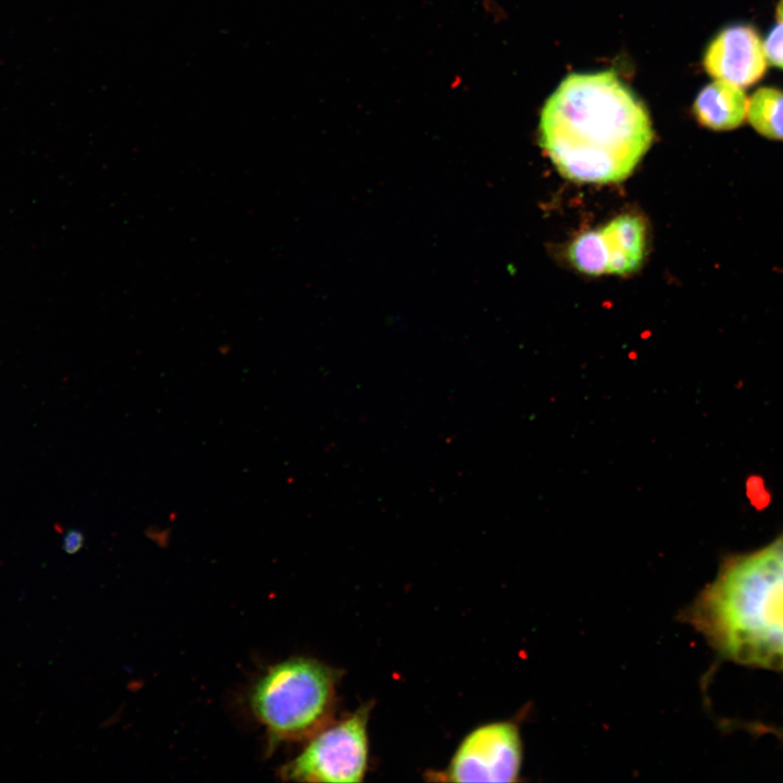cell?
Segmentation results:
<instances>
[{"mask_svg":"<svg viewBox=\"0 0 783 783\" xmlns=\"http://www.w3.org/2000/svg\"><path fill=\"white\" fill-rule=\"evenodd\" d=\"M82 539H83V538H82V536H80L79 534H76V533L71 534V535L66 538L65 549H66L69 552H75L77 549H79V547H80V545H82Z\"/></svg>","mask_w":783,"mask_h":783,"instance_id":"12","label":"cell"},{"mask_svg":"<svg viewBox=\"0 0 783 783\" xmlns=\"http://www.w3.org/2000/svg\"><path fill=\"white\" fill-rule=\"evenodd\" d=\"M703 64L714 79L744 88L762 78L768 60L758 30L737 23L716 34L706 47Z\"/></svg>","mask_w":783,"mask_h":783,"instance_id":"6","label":"cell"},{"mask_svg":"<svg viewBox=\"0 0 783 783\" xmlns=\"http://www.w3.org/2000/svg\"><path fill=\"white\" fill-rule=\"evenodd\" d=\"M567 257L572 266L585 275L608 274L609 250L600 228L576 236L568 247Z\"/></svg>","mask_w":783,"mask_h":783,"instance_id":"10","label":"cell"},{"mask_svg":"<svg viewBox=\"0 0 783 783\" xmlns=\"http://www.w3.org/2000/svg\"><path fill=\"white\" fill-rule=\"evenodd\" d=\"M747 120L757 133L772 140H783V91L761 87L748 99Z\"/></svg>","mask_w":783,"mask_h":783,"instance_id":"9","label":"cell"},{"mask_svg":"<svg viewBox=\"0 0 783 783\" xmlns=\"http://www.w3.org/2000/svg\"><path fill=\"white\" fill-rule=\"evenodd\" d=\"M768 62L783 70V22H779L768 33L763 41Z\"/></svg>","mask_w":783,"mask_h":783,"instance_id":"11","label":"cell"},{"mask_svg":"<svg viewBox=\"0 0 783 783\" xmlns=\"http://www.w3.org/2000/svg\"><path fill=\"white\" fill-rule=\"evenodd\" d=\"M539 146L558 173L581 184L626 179L651 146V120L613 71L568 75L539 116Z\"/></svg>","mask_w":783,"mask_h":783,"instance_id":"1","label":"cell"},{"mask_svg":"<svg viewBox=\"0 0 783 783\" xmlns=\"http://www.w3.org/2000/svg\"><path fill=\"white\" fill-rule=\"evenodd\" d=\"M371 705L315 732L282 770L286 780L355 783L363 781L369 760L368 723Z\"/></svg>","mask_w":783,"mask_h":783,"instance_id":"4","label":"cell"},{"mask_svg":"<svg viewBox=\"0 0 783 783\" xmlns=\"http://www.w3.org/2000/svg\"><path fill=\"white\" fill-rule=\"evenodd\" d=\"M776 18L779 22H783V0H780L776 4Z\"/></svg>","mask_w":783,"mask_h":783,"instance_id":"13","label":"cell"},{"mask_svg":"<svg viewBox=\"0 0 783 783\" xmlns=\"http://www.w3.org/2000/svg\"><path fill=\"white\" fill-rule=\"evenodd\" d=\"M747 107L748 98L741 87L716 79L697 94L693 113L703 127L723 132L735 129L744 123Z\"/></svg>","mask_w":783,"mask_h":783,"instance_id":"7","label":"cell"},{"mask_svg":"<svg viewBox=\"0 0 783 783\" xmlns=\"http://www.w3.org/2000/svg\"><path fill=\"white\" fill-rule=\"evenodd\" d=\"M339 679L337 669L313 658L282 661L256 683L252 710L272 741L311 737L330 723Z\"/></svg>","mask_w":783,"mask_h":783,"instance_id":"3","label":"cell"},{"mask_svg":"<svg viewBox=\"0 0 783 783\" xmlns=\"http://www.w3.org/2000/svg\"><path fill=\"white\" fill-rule=\"evenodd\" d=\"M523 760V743L513 720L482 724L469 732L448 767L432 774L450 782H515Z\"/></svg>","mask_w":783,"mask_h":783,"instance_id":"5","label":"cell"},{"mask_svg":"<svg viewBox=\"0 0 783 783\" xmlns=\"http://www.w3.org/2000/svg\"><path fill=\"white\" fill-rule=\"evenodd\" d=\"M609 250L608 274L629 275L637 271L645 256L646 226L636 214L616 216L600 228Z\"/></svg>","mask_w":783,"mask_h":783,"instance_id":"8","label":"cell"},{"mask_svg":"<svg viewBox=\"0 0 783 783\" xmlns=\"http://www.w3.org/2000/svg\"><path fill=\"white\" fill-rule=\"evenodd\" d=\"M681 619L722 658L783 672V534L725 558Z\"/></svg>","mask_w":783,"mask_h":783,"instance_id":"2","label":"cell"}]
</instances>
